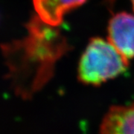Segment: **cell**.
<instances>
[{"label":"cell","mask_w":134,"mask_h":134,"mask_svg":"<svg viewBox=\"0 0 134 134\" xmlns=\"http://www.w3.org/2000/svg\"><path fill=\"white\" fill-rule=\"evenodd\" d=\"M55 28L36 16L27 25L25 37L2 46L8 77L16 94L23 98H30L47 83L55 62L66 52V41Z\"/></svg>","instance_id":"obj_1"},{"label":"cell","mask_w":134,"mask_h":134,"mask_svg":"<svg viewBox=\"0 0 134 134\" xmlns=\"http://www.w3.org/2000/svg\"><path fill=\"white\" fill-rule=\"evenodd\" d=\"M127 66L128 60L110 42L93 38L80 60L78 78L85 84L97 86L119 76Z\"/></svg>","instance_id":"obj_2"},{"label":"cell","mask_w":134,"mask_h":134,"mask_svg":"<svg viewBox=\"0 0 134 134\" xmlns=\"http://www.w3.org/2000/svg\"><path fill=\"white\" fill-rule=\"evenodd\" d=\"M108 39L127 60L134 57V16L126 12L115 14L108 25Z\"/></svg>","instance_id":"obj_3"},{"label":"cell","mask_w":134,"mask_h":134,"mask_svg":"<svg viewBox=\"0 0 134 134\" xmlns=\"http://www.w3.org/2000/svg\"><path fill=\"white\" fill-rule=\"evenodd\" d=\"M100 134H134V104L111 107L102 120Z\"/></svg>","instance_id":"obj_4"},{"label":"cell","mask_w":134,"mask_h":134,"mask_svg":"<svg viewBox=\"0 0 134 134\" xmlns=\"http://www.w3.org/2000/svg\"><path fill=\"white\" fill-rule=\"evenodd\" d=\"M87 0H33L37 16L45 23L57 27L65 14L85 3Z\"/></svg>","instance_id":"obj_5"},{"label":"cell","mask_w":134,"mask_h":134,"mask_svg":"<svg viewBox=\"0 0 134 134\" xmlns=\"http://www.w3.org/2000/svg\"><path fill=\"white\" fill-rule=\"evenodd\" d=\"M131 2H132V5H133V8L134 10V0H131Z\"/></svg>","instance_id":"obj_6"}]
</instances>
